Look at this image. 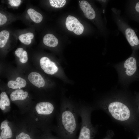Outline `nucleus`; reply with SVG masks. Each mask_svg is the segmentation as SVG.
<instances>
[{
  "instance_id": "1",
  "label": "nucleus",
  "mask_w": 139,
  "mask_h": 139,
  "mask_svg": "<svg viewBox=\"0 0 139 139\" xmlns=\"http://www.w3.org/2000/svg\"><path fill=\"white\" fill-rule=\"evenodd\" d=\"M79 105L69 102H63L59 121L60 139H76L79 126Z\"/></svg>"
},
{
  "instance_id": "2",
  "label": "nucleus",
  "mask_w": 139,
  "mask_h": 139,
  "mask_svg": "<svg viewBox=\"0 0 139 139\" xmlns=\"http://www.w3.org/2000/svg\"><path fill=\"white\" fill-rule=\"evenodd\" d=\"M137 65L136 59L133 57L114 65L118 75L119 83L127 86L133 80L138 78Z\"/></svg>"
},
{
  "instance_id": "3",
  "label": "nucleus",
  "mask_w": 139,
  "mask_h": 139,
  "mask_svg": "<svg viewBox=\"0 0 139 139\" xmlns=\"http://www.w3.org/2000/svg\"><path fill=\"white\" fill-rule=\"evenodd\" d=\"M108 109L112 116L117 120L125 121L130 118L131 112L129 108L119 99H114L110 102Z\"/></svg>"
},
{
  "instance_id": "4",
  "label": "nucleus",
  "mask_w": 139,
  "mask_h": 139,
  "mask_svg": "<svg viewBox=\"0 0 139 139\" xmlns=\"http://www.w3.org/2000/svg\"><path fill=\"white\" fill-rule=\"evenodd\" d=\"M65 25L68 30L73 31L75 34L79 35L83 32L84 27L75 17L69 15L67 18Z\"/></svg>"
},
{
  "instance_id": "5",
  "label": "nucleus",
  "mask_w": 139,
  "mask_h": 139,
  "mask_svg": "<svg viewBox=\"0 0 139 139\" xmlns=\"http://www.w3.org/2000/svg\"><path fill=\"white\" fill-rule=\"evenodd\" d=\"M40 63L41 68L47 74L53 75L58 71L55 63L47 57H42L40 59Z\"/></svg>"
},
{
  "instance_id": "6",
  "label": "nucleus",
  "mask_w": 139,
  "mask_h": 139,
  "mask_svg": "<svg viewBox=\"0 0 139 139\" xmlns=\"http://www.w3.org/2000/svg\"><path fill=\"white\" fill-rule=\"evenodd\" d=\"M55 109L54 105L48 102H42L38 103L36 106V109L38 114L46 115L53 114Z\"/></svg>"
},
{
  "instance_id": "7",
  "label": "nucleus",
  "mask_w": 139,
  "mask_h": 139,
  "mask_svg": "<svg viewBox=\"0 0 139 139\" xmlns=\"http://www.w3.org/2000/svg\"><path fill=\"white\" fill-rule=\"evenodd\" d=\"M79 5L86 17L90 20L95 18V12L88 2L82 1L80 3Z\"/></svg>"
},
{
  "instance_id": "8",
  "label": "nucleus",
  "mask_w": 139,
  "mask_h": 139,
  "mask_svg": "<svg viewBox=\"0 0 139 139\" xmlns=\"http://www.w3.org/2000/svg\"><path fill=\"white\" fill-rule=\"evenodd\" d=\"M28 79L33 85L38 88L44 87L45 84V81L41 75L36 72L30 73L28 75Z\"/></svg>"
},
{
  "instance_id": "9",
  "label": "nucleus",
  "mask_w": 139,
  "mask_h": 139,
  "mask_svg": "<svg viewBox=\"0 0 139 139\" xmlns=\"http://www.w3.org/2000/svg\"><path fill=\"white\" fill-rule=\"evenodd\" d=\"M125 34L127 39L131 46L134 47L139 44V39L133 30L128 28L125 30Z\"/></svg>"
},
{
  "instance_id": "10",
  "label": "nucleus",
  "mask_w": 139,
  "mask_h": 139,
  "mask_svg": "<svg viewBox=\"0 0 139 139\" xmlns=\"http://www.w3.org/2000/svg\"><path fill=\"white\" fill-rule=\"evenodd\" d=\"M26 83L24 79L20 77H18L15 81H9L7 83V86L9 88L12 89H20L25 87Z\"/></svg>"
},
{
  "instance_id": "11",
  "label": "nucleus",
  "mask_w": 139,
  "mask_h": 139,
  "mask_svg": "<svg viewBox=\"0 0 139 139\" xmlns=\"http://www.w3.org/2000/svg\"><path fill=\"white\" fill-rule=\"evenodd\" d=\"M28 95L27 91L23 90L18 89L12 92L10 95V98L12 101L16 100H22L26 99Z\"/></svg>"
},
{
  "instance_id": "12",
  "label": "nucleus",
  "mask_w": 139,
  "mask_h": 139,
  "mask_svg": "<svg viewBox=\"0 0 139 139\" xmlns=\"http://www.w3.org/2000/svg\"><path fill=\"white\" fill-rule=\"evenodd\" d=\"M0 129L2 130L1 136L3 139L11 138L12 136L11 129L5 121H3L1 124Z\"/></svg>"
},
{
  "instance_id": "13",
  "label": "nucleus",
  "mask_w": 139,
  "mask_h": 139,
  "mask_svg": "<svg viewBox=\"0 0 139 139\" xmlns=\"http://www.w3.org/2000/svg\"><path fill=\"white\" fill-rule=\"evenodd\" d=\"M43 42L46 45L51 47H55L58 44L57 39L51 34H46L43 38Z\"/></svg>"
},
{
  "instance_id": "14",
  "label": "nucleus",
  "mask_w": 139,
  "mask_h": 139,
  "mask_svg": "<svg viewBox=\"0 0 139 139\" xmlns=\"http://www.w3.org/2000/svg\"><path fill=\"white\" fill-rule=\"evenodd\" d=\"M27 13L31 19L34 22L39 23L41 22L43 19L42 15L32 8L29 9Z\"/></svg>"
},
{
  "instance_id": "15",
  "label": "nucleus",
  "mask_w": 139,
  "mask_h": 139,
  "mask_svg": "<svg viewBox=\"0 0 139 139\" xmlns=\"http://www.w3.org/2000/svg\"><path fill=\"white\" fill-rule=\"evenodd\" d=\"M16 55L19 58L20 61L22 63H26L28 60V54L26 51L23 48H17L15 52Z\"/></svg>"
},
{
  "instance_id": "16",
  "label": "nucleus",
  "mask_w": 139,
  "mask_h": 139,
  "mask_svg": "<svg viewBox=\"0 0 139 139\" xmlns=\"http://www.w3.org/2000/svg\"><path fill=\"white\" fill-rule=\"evenodd\" d=\"M33 34L31 32H28L20 35L19 37L20 41L24 44L29 45L31 43V39L34 38Z\"/></svg>"
},
{
  "instance_id": "17",
  "label": "nucleus",
  "mask_w": 139,
  "mask_h": 139,
  "mask_svg": "<svg viewBox=\"0 0 139 139\" xmlns=\"http://www.w3.org/2000/svg\"><path fill=\"white\" fill-rule=\"evenodd\" d=\"M0 108L2 110H4L5 106H9L10 105L9 99L6 92H2L0 95Z\"/></svg>"
},
{
  "instance_id": "18",
  "label": "nucleus",
  "mask_w": 139,
  "mask_h": 139,
  "mask_svg": "<svg viewBox=\"0 0 139 139\" xmlns=\"http://www.w3.org/2000/svg\"><path fill=\"white\" fill-rule=\"evenodd\" d=\"M10 33L6 30H3L0 32V47H4L6 45L9 38Z\"/></svg>"
},
{
  "instance_id": "19",
  "label": "nucleus",
  "mask_w": 139,
  "mask_h": 139,
  "mask_svg": "<svg viewBox=\"0 0 139 139\" xmlns=\"http://www.w3.org/2000/svg\"><path fill=\"white\" fill-rule=\"evenodd\" d=\"M49 1L51 6L55 8L61 7L64 6L66 3L65 0H50Z\"/></svg>"
},
{
  "instance_id": "20",
  "label": "nucleus",
  "mask_w": 139,
  "mask_h": 139,
  "mask_svg": "<svg viewBox=\"0 0 139 139\" xmlns=\"http://www.w3.org/2000/svg\"><path fill=\"white\" fill-rule=\"evenodd\" d=\"M16 139H31L30 136L27 134L21 132L16 137Z\"/></svg>"
},
{
  "instance_id": "21",
  "label": "nucleus",
  "mask_w": 139,
  "mask_h": 139,
  "mask_svg": "<svg viewBox=\"0 0 139 139\" xmlns=\"http://www.w3.org/2000/svg\"><path fill=\"white\" fill-rule=\"evenodd\" d=\"M8 1V3L12 6H18L21 2L20 0H9Z\"/></svg>"
},
{
  "instance_id": "22",
  "label": "nucleus",
  "mask_w": 139,
  "mask_h": 139,
  "mask_svg": "<svg viewBox=\"0 0 139 139\" xmlns=\"http://www.w3.org/2000/svg\"><path fill=\"white\" fill-rule=\"evenodd\" d=\"M7 21V18L4 15L0 13V25L4 24Z\"/></svg>"
},
{
  "instance_id": "23",
  "label": "nucleus",
  "mask_w": 139,
  "mask_h": 139,
  "mask_svg": "<svg viewBox=\"0 0 139 139\" xmlns=\"http://www.w3.org/2000/svg\"><path fill=\"white\" fill-rule=\"evenodd\" d=\"M135 8L136 11L139 12V2L137 3L136 4Z\"/></svg>"
},
{
  "instance_id": "24",
  "label": "nucleus",
  "mask_w": 139,
  "mask_h": 139,
  "mask_svg": "<svg viewBox=\"0 0 139 139\" xmlns=\"http://www.w3.org/2000/svg\"><path fill=\"white\" fill-rule=\"evenodd\" d=\"M0 139H2V138L1 136H0Z\"/></svg>"
},
{
  "instance_id": "25",
  "label": "nucleus",
  "mask_w": 139,
  "mask_h": 139,
  "mask_svg": "<svg viewBox=\"0 0 139 139\" xmlns=\"http://www.w3.org/2000/svg\"><path fill=\"white\" fill-rule=\"evenodd\" d=\"M138 110H139V105L138 107Z\"/></svg>"
},
{
  "instance_id": "26",
  "label": "nucleus",
  "mask_w": 139,
  "mask_h": 139,
  "mask_svg": "<svg viewBox=\"0 0 139 139\" xmlns=\"http://www.w3.org/2000/svg\"><path fill=\"white\" fill-rule=\"evenodd\" d=\"M137 139H139V136H138Z\"/></svg>"
},
{
  "instance_id": "27",
  "label": "nucleus",
  "mask_w": 139,
  "mask_h": 139,
  "mask_svg": "<svg viewBox=\"0 0 139 139\" xmlns=\"http://www.w3.org/2000/svg\"><path fill=\"white\" fill-rule=\"evenodd\" d=\"M105 139H109V138H105Z\"/></svg>"
},
{
  "instance_id": "28",
  "label": "nucleus",
  "mask_w": 139,
  "mask_h": 139,
  "mask_svg": "<svg viewBox=\"0 0 139 139\" xmlns=\"http://www.w3.org/2000/svg\"></svg>"
}]
</instances>
